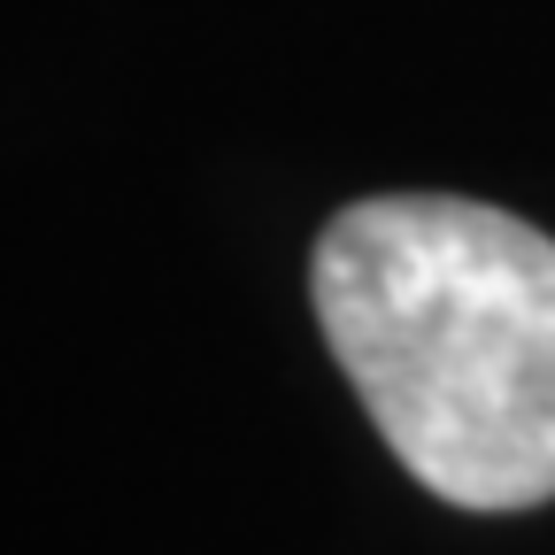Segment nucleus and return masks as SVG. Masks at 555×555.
I'll use <instances>...</instances> for the list:
<instances>
[{"label": "nucleus", "mask_w": 555, "mask_h": 555, "mask_svg": "<svg viewBox=\"0 0 555 555\" xmlns=\"http://www.w3.org/2000/svg\"><path fill=\"white\" fill-rule=\"evenodd\" d=\"M317 324L386 448L440 502H555L547 232L455 193L356 201L317 240Z\"/></svg>", "instance_id": "f257e3e1"}]
</instances>
